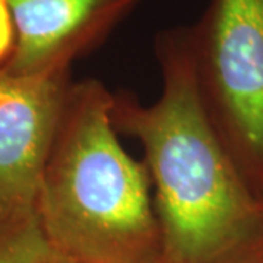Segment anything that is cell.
<instances>
[{
    "instance_id": "1",
    "label": "cell",
    "mask_w": 263,
    "mask_h": 263,
    "mask_svg": "<svg viewBox=\"0 0 263 263\" xmlns=\"http://www.w3.org/2000/svg\"><path fill=\"white\" fill-rule=\"evenodd\" d=\"M155 103L117 92L113 124L136 138L155 189L161 263H263V199L211 122L197 85L189 27L161 31Z\"/></svg>"
},
{
    "instance_id": "2",
    "label": "cell",
    "mask_w": 263,
    "mask_h": 263,
    "mask_svg": "<svg viewBox=\"0 0 263 263\" xmlns=\"http://www.w3.org/2000/svg\"><path fill=\"white\" fill-rule=\"evenodd\" d=\"M114 94L70 82L38 189V226L69 263H161L162 235L146 165L123 149Z\"/></svg>"
},
{
    "instance_id": "3",
    "label": "cell",
    "mask_w": 263,
    "mask_h": 263,
    "mask_svg": "<svg viewBox=\"0 0 263 263\" xmlns=\"http://www.w3.org/2000/svg\"><path fill=\"white\" fill-rule=\"evenodd\" d=\"M189 32L211 122L249 184L263 183V0H211Z\"/></svg>"
},
{
    "instance_id": "4",
    "label": "cell",
    "mask_w": 263,
    "mask_h": 263,
    "mask_svg": "<svg viewBox=\"0 0 263 263\" xmlns=\"http://www.w3.org/2000/svg\"><path fill=\"white\" fill-rule=\"evenodd\" d=\"M70 82L69 72L0 69V230L37 219L41 174Z\"/></svg>"
},
{
    "instance_id": "5",
    "label": "cell",
    "mask_w": 263,
    "mask_h": 263,
    "mask_svg": "<svg viewBox=\"0 0 263 263\" xmlns=\"http://www.w3.org/2000/svg\"><path fill=\"white\" fill-rule=\"evenodd\" d=\"M142 0H9L16 46L5 70L69 72L76 59L108 37Z\"/></svg>"
},
{
    "instance_id": "6",
    "label": "cell",
    "mask_w": 263,
    "mask_h": 263,
    "mask_svg": "<svg viewBox=\"0 0 263 263\" xmlns=\"http://www.w3.org/2000/svg\"><path fill=\"white\" fill-rule=\"evenodd\" d=\"M51 256L37 219L0 230V263H46Z\"/></svg>"
},
{
    "instance_id": "7",
    "label": "cell",
    "mask_w": 263,
    "mask_h": 263,
    "mask_svg": "<svg viewBox=\"0 0 263 263\" xmlns=\"http://www.w3.org/2000/svg\"><path fill=\"white\" fill-rule=\"evenodd\" d=\"M16 46V28L9 0H0V69H5Z\"/></svg>"
},
{
    "instance_id": "8",
    "label": "cell",
    "mask_w": 263,
    "mask_h": 263,
    "mask_svg": "<svg viewBox=\"0 0 263 263\" xmlns=\"http://www.w3.org/2000/svg\"><path fill=\"white\" fill-rule=\"evenodd\" d=\"M46 263H69V262H66V260H63V259H60V257H57V256L53 254V256H51Z\"/></svg>"
}]
</instances>
